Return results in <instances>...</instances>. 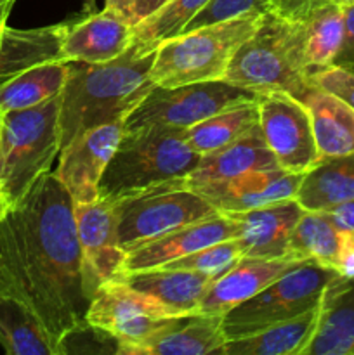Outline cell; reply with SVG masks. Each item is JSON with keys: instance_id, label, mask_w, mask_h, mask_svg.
<instances>
[{"instance_id": "cell-31", "label": "cell", "mask_w": 354, "mask_h": 355, "mask_svg": "<svg viewBox=\"0 0 354 355\" xmlns=\"http://www.w3.org/2000/svg\"><path fill=\"white\" fill-rule=\"evenodd\" d=\"M207 2L208 0H167L160 9L134 24L132 45L142 54L156 52L163 42L183 33Z\"/></svg>"}, {"instance_id": "cell-39", "label": "cell", "mask_w": 354, "mask_h": 355, "mask_svg": "<svg viewBox=\"0 0 354 355\" xmlns=\"http://www.w3.org/2000/svg\"><path fill=\"white\" fill-rule=\"evenodd\" d=\"M337 272L346 279H354V232H340Z\"/></svg>"}, {"instance_id": "cell-23", "label": "cell", "mask_w": 354, "mask_h": 355, "mask_svg": "<svg viewBox=\"0 0 354 355\" xmlns=\"http://www.w3.org/2000/svg\"><path fill=\"white\" fill-rule=\"evenodd\" d=\"M121 279L134 290L151 295L184 315H193L198 314V307L215 277L191 270L155 267L137 272H125Z\"/></svg>"}, {"instance_id": "cell-28", "label": "cell", "mask_w": 354, "mask_h": 355, "mask_svg": "<svg viewBox=\"0 0 354 355\" xmlns=\"http://www.w3.org/2000/svg\"><path fill=\"white\" fill-rule=\"evenodd\" d=\"M259 128L257 101L221 111L184 130V139L193 151L203 156L239 141Z\"/></svg>"}, {"instance_id": "cell-42", "label": "cell", "mask_w": 354, "mask_h": 355, "mask_svg": "<svg viewBox=\"0 0 354 355\" xmlns=\"http://www.w3.org/2000/svg\"><path fill=\"white\" fill-rule=\"evenodd\" d=\"M106 6L120 10L121 14H125V16L128 17V10H130L132 0H106Z\"/></svg>"}, {"instance_id": "cell-37", "label": "cell", "mask_w": 354, "mask_h": 355, "mask_svg": "<svg viewBox=\"0 0 354 355\" xmlns=\"http://www.w3.org/2000/svg\"><path fill=\"white\" fill-rule=\"evenodd\" d=\"M333 64L354 69V3L344 9V38Z\"/></svg>"}, {"instance_id": "cell-6", "label": "cell", "mask_w": 354, "mask_h": 355, "mask_svg": "<svg viewBox=\"0 0 354 355\" xmlns=\"http://www.w3.org/2000/svg\"><path fill=\"white\" fill-rule=\"evenodd\" d=\"M61 94L28 110L3 113L0 130V187L16 207L31 187L52 172L59 156Z\"/></svg>"}, {"instance_id": "cell-17", "label": "cell", "mask_w": 354, "mask_h": 355, "mask_svg": "<svg viewBox=\"0 0 354 355\" xmlns=\"http://www.w3.org/2000/svg\"><path fill=\"white\" fill-rule=\"evenodd\" d=\"M301 263L288 259H255L243 257L233 269L212 283L198 307V314H214L224 318L231 309L250 300L271 283L290 272Z\"/></svg>"}, {"instance_id": "cell-2", "label": "cell", "mask_w": 354, "mask_h": 355, "mask_svg": "<svg viewBox=\"0 0 354 355\" xmlns=\"http://www.w3.org/2000/svg\"><path fill=\"white\" fill-rule=\"evenodd\" d=\"M155 54L130 45L103 64L69 61L59 107V148L94 128L125 121L156 85L149 76Z\"/></svg>"}, {"instance_id": "cell-18", "label": "cell", "mask_w": 354, "mask_h": 355, "mask_svg": "<svg viewBox=\"0 0 354 355\" xmlns=\"http://www.w3.org/2000/svg\"><path fill=\"white\" fill-rule=\"evenodd\" d=\"M304 208L295 200L228 214L238 224L243 255L255 259H287V243Z\"/></svg>"}, {"instance_id": "cell-9", "label": "cell", "mask_w": 354, "mask_h": 355, "mask_svg": "<svg viewBox=\"0 0 354 355\" xmlns=\"http://www.w3.org/2000/svg\"><path fill=\"white\" fill-rule=\"evenodd\" d=\"M257 99L259 94L233 85L226 80L196 82L179 87L155 85L125 118L124 132L149 127L187 130L221 111Z\"/></svg>"}, {"instance_id": "cell-36", "label": "cell", "mask_w": 354, "mask_h": 355, "mask_svg": "<svg viewBox=\"0 0 354 355\" xmlns=\"http://www.w3.org/2000/svg\"><path fill=\"white\" fill-rule=\"evenodd\" d=\"M321 0H266L267 12L290 21H305Z\"/></svg>"}, {"instance_id": "cell-19", "label": "cell", "mask_w": 354, "mask_h": 355, "mask_svg": "<svg viewBox=\"0 0 354 355\" xmlns=\"http://www.w3.org/2000/svg\"><path fill=\"white\" fill-rule=\"evenodd\" d=\"M228 342L222 315L193 314L176 318L160 331L132 347L127 355H207L219 354Z\"/></svg>"}, {"instance_id": "cell-3", "label": "cell", "mask_w": 354, "mask_h": 355, "mask_svg": "<svg viewBox=\"0 0 354 355\" xmlns=\"http://www.w3.org/2000/svg\"><path fill=\"white\" fill-rule=\"evenodd\" d=\"M305 59V21L264 12L253 33L233 55L224 80L255 94L301 97L311 87Z\"/></svg>"}, {"instance_id": "cell-45", "label": "cell", "mask_w": 354, "mask_h": 355, "mask_svg": "<svg viewBox=\"0 0 354 355\" xmlns=\"http://www.w3.org/2000/svg\"><path fill=\"white\" fill-rule=\"evenodd\" d=\"M2 118H3V114L0 113V130H2Z\"/></svg>"}, {"instance_id": "cell-7", "label": "cell", "mask_w": 354, "mask_h": 355, "mask_svg": "<svg viewBox=\"0 0 354 355\" xmlns=\"http://www.w3.org/2000/svg\"><path fill=\"white\" fill-rule=\"evenodd\" d=\"M111 203L117 214L118 241L127 253L169 232L221 214L198 191L187 187L186 179Z\"/></svg>"}, {"instance_id": "cell-1", "label": "cell", "mask_w": 354, "mask_h": 355, "mask_svg": "<svg viewBox=\"0 0 354 355\" xmlns=\"http://www.w3.org/2000/svg\"><path fill=\"white\" fill-rule=\"evenodd\" d=\"M0 295L33 314L56 355L87 326L75 203L52 172L0 220Z\"/></svg>"}, {"instance_id": "cell-30", "label": "cell", "mask_w": 354, "mask_h": 355, "mask_svg": "<svg viewBox=\"0 0 354 355\" xmlns=\"http://www.w3.org/2000/svg\"><path fill=\"white\" fill-rule=\"evenodd\" d=\"M0 345L9 355H56L47 336L30 311L0 295Z\"/></svg>"}, {"instance_id": "cell-25", "label": "cell", "mask_w": 354, "mask_h": 355, "mask_svg": "<svg viewBox=\"0 0 354 355\" xmlns=\"http://www.w3.org/2000/svg\"><path fill=\"white\" fill-rule=\"evenodd\" d=\"M298 101L311 116L321 158L354 151V110L332 94L309 87Z\"/></svg>"}, {"instance_id": "cell-10", "label": "cell", "mask_w": 354, "mask_h": 355, "mask_svg": "<svg viewBox=\"0 0 354 355\" xmlns=\"http://www.w3.org/2000/svg\"><path fill=\"white\" fill-rule=\"evenodd\" d=\"M183 315L151 295L134 290L124 279H115L101 284L92 295L85 322L96 333L115 340L117 354L127 355L132 347Z\"/></svg>"}, {"instance_id": "cell-35", "label": "cell", "mask_w": 354, "mask_h": 355, "mask_svg": "<svg viewBox=\"0 0 354 355\" xmlns=\"http://www.w3.org/2000/svg\"><path fill=\"white\" fill-rule=\"evenodd\" d=\"M309 83L316 89L332 94L354 110V71L351 68L330 64L312 69L309 73Z\"/></svg>"}, {"instance_id": "cell-43", "label": "cell", "mask_w": 354, "mask_h": 355, "mask_svg": "<svg viewBox=\"0 0 354 355\" xmlns=\"http://www.w3.org/2000/svg\"><path fill=\"white\" fill-rule=\"evenodd\" d=\"M10 208H12V207H10V203H9V200H7L6 193H3L2 187H0V220L6 217L7 211H9Z\"/></svg>"}, {"instance_id": "cell-41", "label": "cell", "mask_w": 354, "mask_h": 355, "mask_svg": "<svg viewBox=\"0 0 354 355\" xmlns=\"http://www.w3.org/2000/svg\"><path fill=\"white\" fill-rule=\"evenodd\" d=\"M14 2L16 0H0V45H2L3 38H6L7 28H9L7 26V19H9Z\"/></svg>"}, {"instance_id": "cell-27", "label": "cell", "mask_w": 354, "mask_h": 355, "mask_svg": "<svg viewBox=\"0 0 354 355\" xmlns=\"http://www.w3.org/2000/svg\"><path fill=\"white\" fill-rule=\"evenodd\" d=\"M68 62L49 61L35 64L0 87V113L28 110L54 99L62 92Z\"/></svg>"}, {"instance_id": "cell-24", "label": "cell", "mask_w": 354, "mask_h": 355, "mask_svg": "<svg viewBox=\"0 0 354 355\" xmlns=\"http://www.w3.org/2000/svg\"><path fill=\"white\" fill-rule=\"evenodd\" d=\"M69 21L31 30L7 28L0 45V87L35 64L59 61L61 42Z\"/></svg>"}, {"instance_id": "cell-34", "label": "cell", "mask_w": 354, "mask_h": 355, "mask_svg": "<svg viewBox=\"0 0 354 355\" xmlns=\"http://www.w3.org/2000/svg\"><path fill=\"white\" fill-rule=\"evenodd\" d=\"M248 12H267L266 0H208L207 6L189 21L184 31L221 23Z\"/></svg>"}, {"instance_id": "cell-16", "label": "cell", "mask_w": 354, "mask_h": 355, "mask_svg": "<svg viewBox=\"0 0 354 355\" xmlns=\"http://www.w3.org/2000/svg\"><path fill=\"white\" fill-rule=\"evenodd\" d=\"M229 239H238V224L228 214H217L207 220L177 229L128 252L125 259V272L162 267L172 260L183 259L198 250Z\"/></svg>"}, {"instance_id": "cell-12", "label": "cell", "mask_w": 354, "mask_h": 355, "mask_svg": "<svg viewBox=\"0 0 354 355\" xmlns=\"http://www.w3.org/2000/svg\"><path fill=\"white\" fill-rule=\"evenodd\" d=\"M75 222L82 250L83 284L92 298L101 284L124 277L127 252L118 241L117 214L111 201L99 198L75 205Z\"/></svg>"}, {"instance_id": "cell-15", "label": "cell", "mask_w": 354, "mask_h": 355, "mask_svg": "<svg viewBox=\"0 0 354 355\" xmlns=\"http://www.w3.org/2000/svg\"><path fill=\"white\" fill-rule=\"evenodd\" d=\"M304 173L283 168L253 170L233 179L198 187V193L221 214L255 210L267 205L294 200Z\"/></svg>"}, {"instance_id": "cell-4", "label": "cell", "mask_w": 354, "mask_h": 355, "mask_svg": "<svg viewBox=\"0 0 354 355\" xmlns=\"http://www.w3.org/2000/svg\"><path fill=\"white\" fill-rule=\"evenodd\" d=\"M200 159L179 128L149 127L124 132L101 177L99 198L117 201L186 179Z\"/></svg>"}, {"instance_id": "cell-8", "label": "cell", "mask_w": 354, "mask_h": 355, "mask_svg": "<svg viewBox=\"0 0 354 355\" xmlns=\"http://www.w3.org/2000/svg\"><path fill=\"white\" fill-rule=\"evenodd\" d=\"M339 276L337 270L318 263H301L255 297L231 309L222 318L226 338L252 335L311 311L323 300L326 288Z\"/></svg>"}, {"instance_id": "cell-40", "label": "cell", "mask_w": 354, "mask_h": 355, "mask_svg": "<svg viewBox=\"0 0 354 355\" xmlns=\"http://www.w3.org/2000/svg\"><path fill=\"white\" fill-rule=\"evenodd\" d=\"M165 2L167 0H132L130 10H128V19H130L132 24H137L139 21L148 17L156 9H160Z\"/></svg>"}, {"instance_id": "cell-26", "label": "cell", "mask_w": 354, "mask_h": 355, "mask_svg": "<svg viewBox=\"0 0 354 355\" xmlns=\"http://www.w3.org/2000/svg\"><path fill=\"white\" fill-rule=\"evenodd\" d=\"M294 200L311 211L354 200V151L319 159L304 173Z\"/></svg>"}, {"instance_id": "cell-14", "label": "cell", "mask_w": 354, "mask_h": 355, "mask_svg": "<svg viewBox=\"0 0 354 355\" xmlns=\"http://www.w3.org/2000/svg\"><path fill=\"white\" fill-rule=\"evenodd\" d=\"M134 24L125 14L113 7L90 14L71 23L61 42L59 61H80L103 64L120 58L132 45Z\"/></svg>"}, {"instance_id": "cell-32", "label": "cell", "mask_w": 354, "mask_h": 355, "mask_svg": "<svg viewBox=\"0 0 354 355\" xmlns=\"http://www.w3.org/2000/svg\"><path fill=\"white\" fill-rule=\"evenodd\" d=\"M344 38V9L332 2H321L305 19V59L309 68L333 64Z\"/></svg>"}, {"instance_id": "cell-20", "label": "cell", "mask_w": 354, "mask_h": 355, "mask_svg": "<svg viewBox=\"0 0 354 355\" xmlns=\"http://www.w3.org/2000/svg\"><path fill=\"white\" fill-rule=\"evenodd\" d=\"M302 355H354V279L339 276L326 288L318 329Z\"/></svg>"}, {"instance_id": "cell-29", "label": "cell", "mask_w": 354, "mask_h": 355, "mask_svg": "<svg viewBox=\"0 0 354 355\" xmlns=\"http://www.w3.org/2000/svg\"><path fill=\"white\" fill-rule=\"evenodd\" d=\"M340 232L323 211L304 210L287 243V259L335 270Z\"/></svg>"}, {"instance_id": "cell-38", "label": "cell", "mask_w": 354, "mask_h": 355, "mask_svg": "<svg viewBox=\"0 0 354 355\" xmlns=\"http://www.w3.org/2000/svg\"><path fill=\"white\" fill-rule=\"evenodd\" d=\"M339 232H354V200L321 210Z\"/></svg>"}, {"instance_id": "cell-33", "label": "cell", "mask_w": 354, "mask_h": 355, "mask_svg": "<svg viewBox=\"0 0 354 355\" xmlns=\"http://www.w3.org/2000/svg\"><path fill=\"white\" fill-rule=\"evenodd\" d=\"M243 250L238 239H229V241L217 243V245L207 246L203 250L183 257V259L172 260V262L162 266V269H177V270H191V272L205 274L215 279L228 272L229 269L236 266L243 259Z\"/></svg>"}, {"instance_id": "cell-21", "label": "cell", "mask_w": 354, "mask_h": 355, "mask_svg": "<svg viewBox=\"0 0 354 355\" xmlns=\"http://www.w3.org/2000/svg\"><path fill=\"white\" fill-rule=\"evenodd\" d=\"M280 168L273 153L267 149L260 128L245 135L239 141L226 148L201 156L196 168L186 177V184L191 189H198L207 184L233 179L253 170Z\"/></svg>"}, {"instance_id": "cell-44", "label": "cell", "mask_w": 354, "mask_h": 355, "mask_svg": "<svg viewBox=\"0 0 354 355\" xmlns=\"http://www.w3.org/2000/svg\"><path fill=\"white\" fill-rule=\"evenodd\" d=\"M321 2H332V3H335V6H339V7H342V9H346V7L353 6L354 0H321Z\"/></svg>"}, {"instance_id": "cell-11", "label": "cell", "mask_w": 354, "mask_h": 355, "mask_svg": "<svg viewBox=\"0 0 354 355\" xmlns=\"http://www.w3.org/2000/svg\"><path fill=\"white\" fill-rule=\"evenodd\" d=\"M259 128L278 166L305 173L321 159L307 107L287 92L260 94Z\"/></svg>"}, {"instance_id": "cell-5", "label": "cell", "mask_w": 354, "mask_h": 355, "mask_svg": "<svg viewBox=\"0 0 354 355\" xmlns=\"http://www.w3.org/2000/svg\"><path fill=\"white\" fill-rule=\"evenodd\" d=\"M262 14H242L233 19L184 31L163 42L156 49L149 76L160 87L224 80L233 55L253 33Z\"/></svg>"}, {"instance_id": "cell-13", "label": "cell", "mask_w": 354, "mask_h": 355, "mask_svg": "<svg viewBox=\"0 0 354 355\" xmlns=\"http://www.w3.org/2000/svg\"><path fill=\"white\" fill-rule=\"evenodd\" d=\"M124 135V121L103 125L85 132L59 151L52 173L65 186L73 203L99 200V182Z\"/></svg>"}, {"instance_id": "cell-22", "label": "cell", "mask_w": 354, "mask_h": 355, "mask_svg": "<svg viewBox=\"0 0 354 355\" xmlns=\"http://www.w3.org/2000/svg\"><path fill=\"white\" fill-rule=\"evenodd\" d=\"M321 302L288 321L267 326L252 335L228 340L219 355H302L318 329Z\"/></svg>"}]
</instances>
